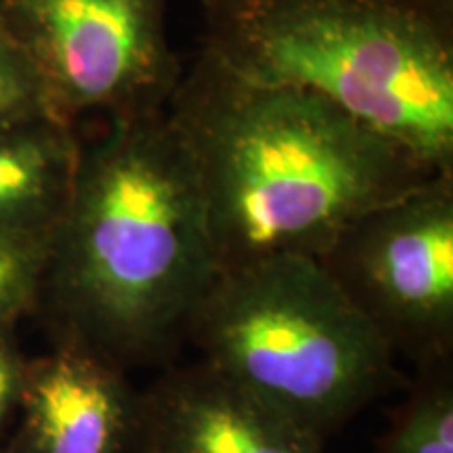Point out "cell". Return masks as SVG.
<instances>
[{"mask_svg": "<svg viewBox=\"0 0 453 453\" xmlns=\"http://www.w3.org/2000/svg\"><path fill=\"white\" fill-rule=\"evenodd\" d=\"M164 110L194 160L219 271L319 258L361 214L437 174L332 101L248 81L202 49Z\"/></svg>", "mask_w": 453, "mask_h": 453, "instance_id": "6da1fadb", "label": "cell"}, {"mask_svg": "<svg viewBox=\"0 0 453 453\" xmlns=\"http://www.w3.org/2000/svg\"><path fill=\"white\" fill-rule=\"evenodd\" d=\"M200 180L166 110L82 141L36 313L111 364L162 361L217 277Z\"/></svg>", "mask_w": 453, "mask_h": 453, "instance_id": "7a4b0ae2", "label": "cell"}, {"mask_svg": "<svg viewBox=\"0 0 453 453\" xmlns=\"http://www.w3.org/2000/svg\"><path fill=\"white\" fill-rule=\"evenodd\" d=\"M202 50L319 95L453 173V15L420 0H202Z\"/></svg>", "mask_w": 453, "mask_h": 453, "instance_id": "3957f363", "label": "cell"}, {"mask_svg": "<svg viewBox=\"0 0 453 453\" xmlns=\"http://www.w3.org/2000/svg\"><path fill=\"white\" fill-rule=\"evenodd\" d=\"M187 338L206 364L321 441L401 384L388 344L309 257L219 271Z\"/></svg>", "mask_w": 453, "mask_h": 453, "instance_id": "277c9868", "label": "cell"}, {"mask_svg": "<svg viewBox=\"0 0 453 453\" xmlns=\"http://www.w3.org/2000/svg\"><path fill=\"white\" fill-rule=\"evenodd\" d=\"M393 355L420 370L453 355V173L353 220L317 258Z\"/></svg>", "mask_w": 453, "mask_h": 453, "instance_id": "5b68a950", "label": "cell"}, {"mask_svg": "<svg viewBox=\"0 0 453 453\" xmlns=\"http://www.w3.org/2000/svg\"><path fill=\"white\" fill-rule=\"evenodd\" d=\"M168 0H0V24L24 49L57 118L164 110L177 87Z\"/></svg>", "mask_w": 453, "mask_h": 453, "instance_id": "8992f818", "label": "cell"}, {"mask_svg": "<svg viewBox=\"0 0 453 453\" xmlns=\"http://www.w3.org/2000/svg\"><path fill=\"white\" fill-rule=\"evenodd\" d=\"M141 393L127 370L81 344L53 340L27 361L3 453H139Z\"/></svg>", "mask_w": 453, "mask_h": 453, "instance_id": "52a82bcc", "label": "cell"}, {"mask_svg": "<svg viewBox=\"0 0 453 453\" xmlns=\"http://www.w3.org/2000/svg\"><path fill=\"white\" fill-rule=\"evenodd\" d=\"M141 416L139 453H321L326 443L203 359L143 390Z\"/></svg>", "mask_w": 453, "mask_h": 453, "instance_id": "ba28073f", "label": "cell"}, {"mask_svg": "<svg viewBox=\"0 0 453 453\" xmlns=\"http://www.w3.org/2000/svg\"><path fill=\"white\" fill-rule=\"evenodd\" d=\"M81 145L76 124L55 116L0 124V229L55 226Z\"/></svg>", "mask_w": 453, "mask_h": 453, "instance_id": "9c48e42d", "label": "cell"}, {"mask_svg": "<svg viewBox=\"0 0 453 453\" xmlns=\"http://www.w3.org/2000/svg\"><path fill=\"white\" fill-rule=\"evenodd\" d=\"M378 453H453V372L449 364L420 370L396 407Z\"/></svg>", "mask_w": 453, "mask_h": 453, "instance_id": "30bf717a", "label": "cell"}, {"mask_svg": "<svg viewBox=\"0 0 453 453\" xmlns=\"http://www.w3.org/2000/svg\"><path fill=\"white\" fill-rule=\"evenodd\" d=\"M53 226L0 229V326L38 311Z\"/></svg>", "mask_w": 453, "mask_h": 453, "instance_id": "8fae6325", "label": "cell"}, {"mask_svg": "<svg viewBox=\"0 0 453 453\" xmlns=\"http://www.w3.org/2000/svg\"><path fill=\"white\" fill-rule=\"evenodd\" d=\"M38 116L55 113L24 49L0 24V124Z\"/></svg>", "mask_w": 453, "mask_h": 453, "instance_id": "7c38bea8", "label": "cell"}, {"mask_svg": "<svg viewBox=\"0 0 453 453\" xmlns=\"http://www.w3.org/2000/svg\"><path fill=\"white\" fill-rule=\"evenodd\" d=\"M27 361L17 340V324L0 326V439L13 426L24 393Z\"/></svg>", "mask_w": 453, "mask_h": 453, "instance_id": "4fadbf2b", "label": "cell"}, {"mask_svg": "<svg viewBox=\"0 0 453 453\" xmlns=\"http://www.w3.org/2000/svg\"><path fill=\"white\" fill-rule=\"evenodd\" d=\"M420 3L428 4V7L437 9L445 15H453V0H420Z\"/></svg>", "mask_w": 453, "mask_h": 453, "instance_id": "5bb4252c", "label": "cell"}, {"mask_svg": "<svg viewBox=\"0 0 453 453\" xmlns=\"http://www.w3.org/2000/svg\"><path fill=\"white\" fill-rule=\"evenodd\" d=\"M0 453H3V449H0Z\"/></svg>", "mask_w": 453, "mask_h": 453, "instance_id": "9a60e30c", "label": "cell"}]
</instances>
